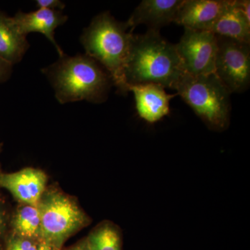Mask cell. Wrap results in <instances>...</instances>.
I'll return each mask as SVG.
<instances>
[{
	"label": "cell",
	"instance_id": "7a4b0ae2",
	"mask_svg": "<svg viewBox=\"0 0 250 250\" xmlns=\"http://www.w3.org/2000/svg\"><path fill=\"white\" fill-rule=\"evenodd\" d=\"M42 72L50 81L61 104L82 100L103 103L113 85L107 72L86 54L70 57L63 54Z\"/></svg>",
	"mask_w": 250,
	"mask_h": 250
},
{
	"label": "cell",
	"instance_id": "7c38bea8",
	"mask_svg": "<svg viewBox=\"0 0 250 250\" xmlns=\"http://www.w3.org/2000/svg\"><path fill=\"white\" fill-rule=\"evenodd\" d=\"M12 18L18 30L23 35L27 36L31 32L41 33L53 44L60 57L64 54L54 39L55 29L67 21V16L62 11L39 9L30 13L19 11Z\"/></svg>",
	"mask_w": 250,
	"mask_h": 250
},
{
	"label": "cell",
	"instance_id": "d6986e66",
	"mask_svg": "<svg viewBox=\"0 0 250 250\" xmlns=\"http://www.w3.org/2000/svg\"><path fill=\"white\" fill-rule=\"evenodd\" d=\"M36 6L39 9H47L51 10H59L62 11L65 5L59 0H38L36 1Z\"/></svg>",
	"mask_w": 250,
	"mask_h": 250
},
{
	"label": "cell",
	"instance_id": "2e32d148",
	"mask_svg": "<svg viewBox=\"0 0 250 250\" xmlns=\"http://www.w3.org/2000/svg\"><path fill=\"white\" fill-rule=\"evenodd\" d=\"M90 250H122V232L116 224L104 220L86 237Z\"/></svg>",
	"mask_w": 250,
	"mask_h": 250
},
{
	"label": "cell",
	"instance_id": "4fadbf2b",
	"mask_svg": "<svg viewBox=\"0 0 250 250\" xmlns=\"http://www.w3.org/2000/svg\"><path fill=\"white\" fill-rule=\"evenodd\" d=\"M210 32L215 36L250 44V23L238 9L236 0H228Z\"/></svg>",
	"mask_w": 250,
	"mask_h": 250
},
{
	"label": "cell",
	"instance_id": "277c9868",
	"mask_svg": "<svg viewBox=\"0 0 250 250\" xmlns=\"http://www.w3.org/2000/svg\"><path fill=\"white\" fill-rule=\"evenodd\" d=\"M208 129L223 132L231 122V93L215 73L192 76L184 73L174 87Z\"/></svg>",
	"mask_w": 250,
	"mask_h": 250
},
{
	"label": "cell",
	"instance_id": "ffe728a7",
	"mask_svg": "<svg viewBox=\"0 0 250 250\" xmlns=\"http://www.w3.org/2000/svg\"><path fill=\"white\" fill-rule=\"evenodd\" d=\"M13 65L0 59V83L6 82L12 74Z\"/></svg>",
	"mask_w": 250,
	"mask_h": 250
},
{
	"label": "cell",
	"instance_id": "8fae6325",
	"mask_svg": "<svg viewBox=\"0 0 250 250\" xmlns=\"http://www.w3.org/2000/svg\"><path fill=\"white\" fill-rule=\"evenodd\" d=\"M227 3L228 0H183L174 22L184 29L208 31Z\"/></svg>",
	"mask_w": 250,
	"mask_h": 250
},
{
	"label": "cell",
	"instance_id": "cb8c5ba5",
	"mask_svg": "<svg viewBox=\"0 0 250 250\" xmlns=\"http://www.w3.org/2000/svg\"><path fill=\"white\" fill-rule=\"evenodd\" d=\"M1 147H2V145L0 144V153L1 152Z\"/></svg>",
	"mask_w": 250,
	"mask_h": 250
},
{
	"label": "cell",
	"instance_id": "30bf717a",
	"mask_svg": "<svg viewBox=\"0 0 250 250\" xmlns=\"http://www.w3.org/2000/svg\"><path fill=\"white\" fill-rule=\"evenodd\" d=\"M127 90L134 94L140 118L150 124L169 114L170 100L177 95L166 93L164 87L154 83L128 85Z\"/></svg>",
	"mask_w": 250,
	"mask_h": 250
},
{
	"label": "cell",
	"instance_id": "603a6c76",
	"mask_svg": "<svg viewBox=\"0 0 250 250\" xmlns=\"http://www.w3.org/2000/svg\"><path fill=\"white\" fill-rule=\"evenodd\" d=\"M38 250H62L56 248L55 246L49 244L47 242L40 241L39 243V248Z\"/></svg>",
	"mask_w": 250,
	"mask_h": 250
},
{
	"label": "cell",
	"instance_id": "6da1fadb",
	"mask_svg": "<svg viewBox=\"0 0 250 250\" xmlns=\"http://www.w3.org/2000/svg\"><path fill=\"white\" fill-rule=\"evenodd\" d=\"M184 73L175 45L159 31L133 34L124 69L126 89L128 85L154 83L174 90Z\"/></svg>",
	"mask_w": 250,
	"mask_h": 250
},
{
	"label": "cell",
	"instance_id": "9a60e30c",
	"mask_svg": "<svg viewBox=\"0 0 250 250\" xmlns=\"http://www.w3.org/2000/svg\"><path fill=\"white\" fill-rule=\"evenodd\" d=\"M9 226L18 236L40 241L41 220L38 205L21 204L10 219Z\"/></svg>",
	"mask_w": 250,
	"mask_h": 250
},
{
	"label": "cell",
	"instance_id": "3957f363",
	"mask_svg": "<svg viewBox=\"0 0 250 250\" xmlns=\"http://www.w3.org/2000/svg\"><path fill=\"white\" fill-rule=\"evenodd\" d=\"M128 29L126 23L119 22L106 11L93 18L80 39L85 54L103 67L121 94L128 93L124 69L133 35Z\"/></svg>",
	"mask_w": 250,
	"mask_h": 250
},
{
	"label": "cell",
	"instance_id": "e0dca14e",
	"mask_svg": "<svg viewBox=\"0 0 250 250\" xmlns=\"http://www.w3.org/2000/svg\"><path fill=\"white\" fill-rule=\"evenodd\" d=\"M39 241L28 239L11 233L6 241V250H38Z\"/></svg>",
	"mask_w": 250,
	"mask_h": 250
},
{
	"label": "cell",
	"instance_id": "8992f818",
	"mask_svg": "<svg viewBox=\"0 0 250 250\" xmlns=\"http://www.w3.org/2000/svg\"><path fill=\"white\" fill-rule=\"evenodd\" d=\"M217 36L214 73L230 93H242L250 85V44Z\"/></svg>",
	"mask_w": 250,
	"mask_h": 250
},
{
	"label": "cell",
	"instance_id": "44dd1931",
	"mask_svg": "<svg viewBox=\"0 0 250 250\" xmlns=\"http://www.w3.org/2000/svg\"><path fill=\"white\" fill-rule=\"evenodd\" d=\"M237 6L242 14L250 23V0H236Z\"/></svg>",
	"mask_w": 250,
	"mask_h": 250
},
{
	"label": "cell",
	"instance_id": "52a82bcc",
	"mask_svg": "<svg viewBox=\"0 0 250 250\" xmlns=\"http://www.w3.org/2000/svg\"><path fill=\"white\" fill-rule=\"evenodd\" d=\"M175 47L184 73L192 76L214 73L218 44L213 33L184 29Z\"/></svg>",
	"mask_w": 250,
	"mask_h": 250
},
{
	"label": "cell",
	"instance_id": "d4e9b609",
	"mask_svg": "<svg viewBox=\"0 0 250 250\" xmlns=\"http://www.w3.org/2000/svg\"><path fill=\"white\" fill-rule=\"evenodd\" d=\"M0 250H1V248H0Z\"/></svg>",
	"mask_w": 250,
	"mask_h": 250
},
{
	"label": "cell",
	"instance_id": "ac0fdd59",
	"mask_svg": "<svg viewBox=\"0 0 250 250\" xmlns=\"http://www.w3.org/2000/svg\"><path fill=\"white\" fill-rule=\"evenodd\" d=\"M9 215L4 202L0 200V238L4 236L9 225Z\"/></svg>",
	"mask_w": 250,
	"mask_h": 250
},
{
	"label": "cell",
	"instance_id": "5b68a950",
	"mask_svg": "<svg viewBox=\"0 0 250 250\" xmlns=\"http://www.w3.org/2000/svg\"><path fill=\"white\" fill-rule=\"evenodd\" d=\"M38 207L41 213L40 241L59 250L70 236L91 223L72 197L54 188L46 189Z\"/></svg>",
	"mask_w": 250,
	"mask_h": 250
},
{
	"label": "cell",
	"instance_id": "5bb4252c",
	"mask_svg": "<svg viewBox=\"0 0 250 250\" xmlns=\"http://www.w3.org/2000/svg\"><path fill=\"white\" fill-rule=\"evenodd\" d=\"M29 47L26 36L20 32L13 18L0 11V59L14 65L22 60Z\"/></svg>",
	"mask_w": 250,
	"mask_h": 250
},
{
	"label": "cell",
	"instance_id": "9c48e42d",
	"mask_svg": "<svg viewBox=\"0 0 250 250\" xmlns=\"http://www.w3.org/2000/svg\"><path fill=\"white\" fill-rule=\"evenodd\" d=\"M183 0H143L126 21L130 31L145 24L148 30L159 31L161 28L174 22Z\"/></svg>",
	"mask_w": 250,
	"mask_h": 250
},
{
	"label": "cell",
	"instance_id": "ba28073f",
	"mask_svg": "<svg viewBox=\"0 0 250 250\" xmlns=\"http://www.w3.org/2000/svg\"><path fill=\"white\" fill-rule=\"evenodd\" d=\"M47 176L43 171L26 167L12 173H0V187L24 205L37 206L47 189Z\"/></svg>",
	"mask_w": 250,
	"mask_h": 250
},
{
	"label": "cell",
	"instance_id": "7402d4cb",
	"mask_svg": "<svg viewBox=\"0 0 250 250\" xmlns=\"http://www.w3.org/2000/svg\"><path fill=\"white\" fill-rule=\"evenodd\" d=\"M65 250H90L87 238H83L80 242Z\"/></svg>",
	"mask_w": 250,
	"mask_h": 250
}]
</instances>
